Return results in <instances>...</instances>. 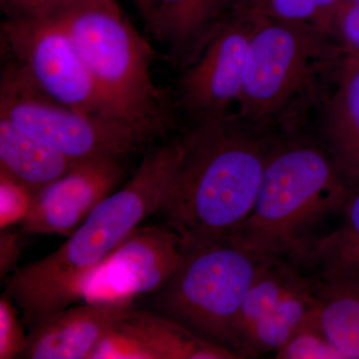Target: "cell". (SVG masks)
<instances>
[{
  "mask_svg": "<svg viewBox=\"0 0 359 359\" xmlns=\"http://www.w3.org/2000/svg\"><path fill=\"white\" fill-rule=\"evenodd\" d=\"M184 155L183 138L149 151L132 178L90 212L67 241L16 269L6 294L30 330L69 308L101 263L144 219L160 212Z\"/></svg>",
  "mask_w": 359,
  "mask_h": 359,
  "instance_id": "obj_1",
  "label": "cell"
},
{
  "mask_svg": "<svg viewBox=\"0 0 359 359\" xmlns=\"http://www.w3.org/2000/svg\"><path fill=\"white\" fill-rule=\"evenodd\" d=\"M161 209L184 243L237 241L249 218L278 137L236 115L195 123Z\"/></svg>",
  "mask_w": 359,
  "mask_h": 359,
  "instance_id": "obj_2",
  "label": "cell"
},
{
  "mask_svg": "<svg viewBox=\"0 0 359 359\" xmlns=\"http://www.w3.org/2000/svg\"><path fill=\"white\" fill-rule=\"evenodd\" d=\"M346 58L320 26L256 14L236 117L262 131L295 134L308 111L330 95Z\"/></svg>",
  "mask_w": 359,
  "mask_h": 359,
  "instance_id": "obj_3",
  "label": "cell"
},
{
  "mask_svg": "<svg viewBox=\"0 0 359 359\" xmlns=\"http://www.w3.org/2000/svg\"><path fill=\"white\" fill-rule=\"evenodd\" d=\"M353 183L323 144L295 134L278 138L236 242L262 257L311 263L314 229L342 211Z\"/></svg>",
  "mask_w": 359,
  "mask_h": 359,
  "instance_id": "obj_4",
  "label": "cell"
},
{
  "mask_svg": "<svg viewBox=\"0 0 359 359\" xmlns=\"http://www.w3.org/2000/svg\"><path fill=\"white\" fill-rule=\"evenodd\" d=\"M106 100L156 140L176 127L175 103L156 85L152 45L137 32L117 0H75L55 16Z\"/></svg>",
  "mask_w": 359,
  "mask_h": 359,
  "instance_id": "obj_5",
  "label": "cell"
},
{
  "mask_svg": "<svg viewBox=\"0 0 359 359\" xmlns=\"http://www.w3.org/2000/svg\"><path fill=\"white\" fill-rule=\"evenodd\" d=\"M183 244L176 271L152 294V311L241 358L238 314L266 257L245 250L236 241Z\"/></svg>",
  "mask_w": 359,
  "mask_h": 359,
  "instance_id": "obj_6",
  "label": "cell"
},
{
  "mask_svg": "<svg viewBox=\"0 0 359 359\" xmlns=\"http://www.w3.org/2000/svg\"><path fill=\"white\" fill-rule=\"evenodd\" d=\"M0 79V117L74 160L125 159L153 140L113 116L70 107L40 91L18 63L6 55Z\"/></svg>",
  "mask_w": 359,
  "mask_h": 359,
  "instance_id": "obj_7",
  "label": "cell"
},
{
  "mask_svg": "<svg viewBox=\"0 0 359 359\" xmlns=\"http://www.w3.org/2000/svg\"><path fill=\"white\" fill-rule=\"evenodd\" d=\"M1 45L6 55L47 96L85 112L125 121L106 100L69 33L55 18H6L1 25Z\"/></svg>",
  "mask_w": 359,
  "mask_h": 359,
  "instance_id": "obj_8",
  "label": "cell"
},
{
  "mask_svg": "<svg viewBox=\"0 0 359 359\" xmlns=\"http://www.w3.org/2000/svg\"><path fill=\"white\" fill-rule=\"evenodd\" d=\"M316 282L302 278L282 259L266 257L257 271L238 314L241 358L278 351L320 314Z\"/></svg>",
  "mask_w": 359,
  "mask_h": 359,
  "instance_id": "obj_9",
  "label": "cell"
},
{
  "mask_svg": "<svg viewBox=\"0 0 359 359\" xmlns=\"http://www.w3.org/2000/svg\"><path fill=\"white\" fill-rule=\"evenodd\" d=\"M256 14L233 9L182 70L175 105L195 123L228 117L242 92L245 54Z\"/></svg>",
  "mask_w": 359,
  "mask_h": 359,
  "instance_id": "obj_10",
  "label": "cell"
},
{
  "mask_svg": "<svg viewBox=\"0 0 359 359\" xmlns=\"http://www.w3.org/2000/svg\"><path fill=\"white\" fill-rule=\"evenodd\" d=\"M183 241L167 226H139L106 257L85 285V302H128L154 294L169 280Z\"/></svg>",
  "mask_w": 359,
  "mask_h": 359,
  "instance_id": "obj_11",
  "label": "cell"
},
{
  "mask_svg": "<svg viewBox=\"0 0 359 359\" xmlns=\"http://www.w3.org/2000/svg\"><path fill=\"white\" fill-rule=\"evenodd\" d=\"M123 162L113 157L77 161L67 173L35 194L23 231L70 237L122 181L126 173Z\"/></svg>",
  "mask_w": 359,
  "mask_h": 359,
  "instance_id": "obj_12",
  "label": "cell"
},
{
  "mask_svg": "<svg viewBox=\"0 0 359 359\" xmlns=\"http://www.w3.org/2000/svg\"><path fill=\"white\" fill-rule=\"evenodd\" d=\"M235 353L208 341L152 311L130 309L99 342L90 359H236Z\"/></svg>",
  "mask_w": 359,
  "mask_h": 359,
  "instance_id": "obj_13",
  "label": "cell"
},
{
  "mask_svg": "<svg viewBox=\"0 0 359 359\" xmlns=\"http://www.w3.org/2000/svg\"><path fill=\"white\" fill-rule=\"evenodd\" d=\"M134 304L85 302L30 330L20 358L90 359L99 342Z\"/></svg>",
  "mask_w": 359,
  "mask_h": 359,
  "instance_id": "obj_14",
  "label": "cell"
},
{
  "mask_svg": "<svg viewBox=\"0 0 359 359\" xmlns=\"http://www.w3.org/2000/svg\"><path fill=\"white\" fill-rule=\"evenodd\" d=\"M231 11L230 0H155L146 32L166 49L168 60L183 70Z\"/></svg>",
  "mask_w": 359,
  "mask_h": 359,
  "instance_id": "obj_15",
  "label": "cell"
},
{
  "mask_svg": "<svg viewBox=\"0 0 359 359\" xmlns=\"http://www.w3.org/2000/svg\"><path fill=\"white\" fill-rule=\"evenodd\" d=\"M323 144L339 169L359 180V60L346 57L323 103Z\"/></svg>",
  "mask_w": 359,
  "mask_h": 359,
  "instance_id": "obj_16",
  "label": "cell"
},
{
  "mask_svg": "<svg viewBox=\"0 0 359 359\" xmlns=\"http://www.w3.org/2000/svg\"><path fill=\"white\" fill-rule=\"evenodd\" d=\"M77 161L0 117V172L20 182L33 195L67 173Z\"/></svg>",
  "mask_w": 359,
  "mask_h": 359,
  "instance_id": "obj_17",
  "label": "cell"
},
{
  "mask_svg": "<svg viewBox=\"0 0 359 359\" xmlns=\"http://www.w3.org/2000/svg\"><path fill=\"white\" fill-rule=\"evenodd\" d=\"M342 212L341 226L318 238L311 264L320 269L318 282L359 292V180L353 181Z\"/></svg>",
  "mask_w": 359,
  "mask_h": 359,
  "instance_id": "obj_18",
  "label": "cell"
},
{
  "mask_svg": "<svg viewBox=\"0 0 359 359\" xmlns=\"http://www.w3.org/2000/svg\"><path fill=\"white\" fill-rule=\"evenodd\" d=\"M316 283L323 332L344 358L359 359V292Z\"/></svg>",
  "mask_w": 359,
  "mask_h": 359,
  "instance_id": "obj_19",
  "label": "cell"
},
{
  "mask_svg": "<svg viewBox=\"0 0 359 359\" xmlns=\"http://www.w3.org/2000/svg\"><path fill=\"white\" fill-rule=\"evenodd\" d=\"M278 359H346L320 325V314L299 328L276 353Z\"/></svg>",
  "mask_w": 359,
  "mask_h": 359,
  "instance_id": "obj_20",
  "label": "cell"
},
{
  "mask_svg": "<svg viewBox=\"0 0 359 359\" xmlns=\"http://www.w3.org/2000/svg\"><path fill=\"white\" fill-rule=\"evenodd\" d=\"M34 195L20 182L0 172V226L1 231L23 222L32 207Z\"/></svg>",
  "mask_w": 359,
  "mask_h": 359,
  "instance_id": "obj_21",
  "label": "cell"
},
{
  "mask_svg": "<svg viewBox=\"0 0 359 359\" xmlns=\"http://www.w3.org/2000/svg\"><path fill=\"white\" fill-rule=\"evenodd\" d=\"M16 304L8 294L0 299V359L20 358L26 346L22 323L18 318Z\"/></svg>",
  "mask_w": 359,
  "mask_h": 359,
  "instance_id": "obj_22",
  "label": "cell"
},
{
  "mask_svg": "<svg viewBox=\"0 0 359 359\" xmlns=\"http://www.w3.org/2000/svg\"><path fill=\"white\" fill-rule=\"evenodd\" d=\"M330 33L346 57L359 60V2H342L334 14Z\"/></svg>",
  "mask_w": 359,
  "mask_h": 359,
  "instance_id": "obj_23",
  "label": "cell"
},
{
  "mask_svg": "<svg viewBox=\"0 0 359 359\" xmlns=\"http://www.w3.org/2000/svg\"><path fill=\"white\" fill-rule=\"evenodd\" d=\"M75 0H1L6 18L42 20L50 18Z\"/></svg>",
  "mask_w": 359,
  "mask_h": 359,
  "instance_id": "obj_24",
  "label": "cell"
},
{
  "mask_svg": "<svg viewBox=\"0 0 359 359\" xmlns=\"http://www.w3.org/2000/svg\"><path fill=\"white\" fill-rule=\"evenodd\" d=\"M20 241L18 236L13 231H2L0 237V269L1 276L6 275L7 271H11V266L18 262V256L20 254Z\"/></svg>",
  "mask_w": 359,
  "mask_h": 359,
  "instance_id": "obj_25",
  "label": "cell"
},
{
  "mask_svg": "<svg viewBox=\"0 0 359 359\" xmlns=\"http://www.w3.org/2000/svg\"><path fill=\"white\" fill-rule=\"evenodd\" d=\"M138 8L139 13H141L144 21H147L152 11L153 6H154L155 0H133Z\"/></svg>",
  "mask_w": 359,
  "mask_h": 359,
  "instance_id": "obj_26",
  "label": "cell"
},
{
  "mask_svg": "<svg viewBox=\"0 0 359 359\" xmlns=\"http://www.w3.org/2000/svg\"><path fill=\"white\" fill-rule=\"evenodd\" d=\"M241 1H242V0H230L231 11H233L235 7H237Z\"/></svg>",
  "mask_w": 359,
  "mask_h": 359,
  "instance_id": "obj_27",
  "label": "cell"
},
{
  "mask_svg": "<svg viewBox=\"0 0 359 359\" xmlns=\"http://www.w3.org/2000/svg\"><path fill=\"white\" fill-rule=\"evenodd\" d=\"M344 1H348V2H359V0H344Z\"/></svg>",
  "mask_w": 359,
  "mask_h": 359,
  "instance_id": "obj_28",
  "label": "cell"
}]
</instances>
